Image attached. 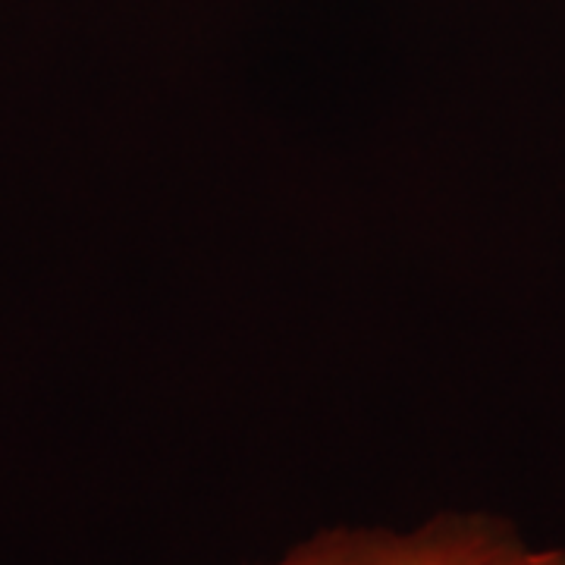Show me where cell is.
<instances>
[{"label":"cell","instance_id":"cell-1","mask_svg":"<svg viewBox=\"0 0 565 565\" xmlns=\"http://www.w3.org/2000/svg\"><path fill=\"white\" fill-rule=\"evenodd\" d=\"M258 565H565V546L531 541L500 512L446 509L405 531L323 527Z\"/></svg>","mask_w":565,"mask_h":565}]
</instances>
